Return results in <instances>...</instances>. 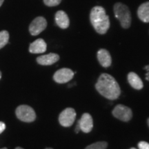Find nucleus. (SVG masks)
I'll return each mask as SVG.
<instances>
[{
	"label": "nucleus",
	"instance_id": "obj_21",
	"mask_svg": "<svg viewBox=\"0 0 149 149\" xmlns=\"http://www.w3.org/2000/svg\"><path fill=\"white\" fill-rule=\"evenodd\" d=\"M80 130V127H79V124L77 123V126H76V128H75V133H79V131Z\"/></svg>",
	"mask_w": 149,
	"mask_h": 149
},
{
	"label": "nucleus",
	"instance_id": "obj_14",
	"mask_svg": "<svg viewBox=\"0 0 149 149\" xmlns=\"http://www.w3.org/2000/svg\"><path fill=\"white\" fill-rule=\"evenodd\" d=\"M137 15L141 21L145 23L149 22V1L139 6L137 10Z\"/></svg>",
	"mask_w": 149,
	"mask_h": 149
},
{
	"label": "nucleus",
	"instance_id": "obj_23",
	"mask_svg": "<svg viewBox=\"0 0 149 149\" xmlns=\"http://www.w3.org/2000/svg\"><path fill=\"white\" fill-rule=\"evenodd\" d=\"M15 149H24V148H21V147H17V148H16Z\"/></svg>",
	"mask_w": 149,
	"mask_h": 149
},
{
	"label": "nucleus",
	"instance_id": "obj_27",
	"mask_svg": "<svg viewBox=\"0 0 149 149\" xmlns=\"http://www.w3.org/2000/svg\"><path fill=\"white\" fill-rule=\"evenodd\" d=\"M46 149H53V148H46Z\"/></svg>",
	"mask_w": 149,
	"mask_h": 149
},
{
	"label": "nucleus",
	"instance_id": "obj_8",
	"mask_svg": "<svg viewBox=\"0 0 149 149\" xmlns=\"http://www.w3.org/2000/svg\"><path fill=\"white\" fill-rule=\"evenodd\" d=\"M74 72L69 68H61L55 72L53 75V79L57 83L64 84L69 81L72 79Z\"/></svg>",
	"mask_w": 149,
	"mask_h": 149
},
{
	"label": "nucleus",
	"instance_id": "obj_7",
	"mask_svg": "<svg viewBox=\"0 0 149 149\" xmlns=\"http://www.w3.org/2000/svg\"><path fill=\"white\" fill-rule=\"evenodd\" d=\"M113 115L123 122H128L133 117L131 109L126 106L119 104L113 109Z\"/></svg>",
	"mask_w": 149,
	"mask_h": 149
},
{
	"label": "nucleus",
	"instance_id": "obj_22",
	"mask_svg": "<svg viewBox=\"0 0 149 149\" xmlns=\"http://www.w3.org/2000/svg\"><path fill=\"white\" fill-rule=\"evenodd\" d=\"M3 1H4V0H0V7H1V5L3 4Z\"/></svg>",
	"mask_w": 149,
	"mask_h": 149
},
{
	"label": "nucleus",
	"instance_id": "obj_13",
	"mask_svg": "<svg viewBox=\"0 0 149 149\" xmlns=\"http://www.w3.org/2000/svg\"><path fill=\"white\" fill-rule=\"evenodd\" d=\"M97 59L100 64L104 68H108L111 65V57L107 50L100 49L97 52Z\"/></svg>",
	"mask_w": 149,
	"mask_h": 149
},
{
	"label": "nucleus",
	"instance_id": "obj_1",
	"mask_svg": "<svg viewBox=\"0 0 149 149\" xmlns=\"http://www.w3.org/2000/svg\"><path fill=\"white\" fill-rule=\"evenodd\" d=\"M95 88L102 96L110 100H116L120 95V86L115 78L109 74L103 73L100 76Z\"/></svg>",
	"mask_w": 149,
	"mask_h": 149
},
{
	"label": "nucleus",
	"instance_id": "obj_2",
	"mask_svg": "<svg viewBox=\"0 0 149 149\" xmlns=\"http://www.w3.org/2000/svg\"><path fill=\"white\" fill-rule=\"evenodd\" d=\"M90 19L93 26L100 34H105L110 27V19L102 6H95L91 10Z\"/></svg>",
	"mask_w": 149,
	"mask_h": 149
},
{
	"label": "nucleus",
	"instance_id": "obj_10",
	"mask_svg": "<svg viewBox=\"0 0 149 149\" xmlns=\"http://www.w3.org/2000/svg\"><path fill=\"white\" fill-rule=\"evenodd\" d=\"M59 59V56L55 53H49L48 55L40 56L37 58L39 64L43 66H49L57 62Z\"/></svg>",
	"mask_w": 149,
	"mask_h": 149
},
{
	"label": "nucleus",
	"instance_id": "obj_3",
	"mask_svg": "<svg viewBox=\"0 0 149 149\" xmlns=\"http://www.w3.org/2000/svg\"><path fill=\"white\" fill-rule=\"evenodd\" d=\"M115 17L118 19L124 29H128L131 24V14L127 6L122 3H116L114 6Z\"/></svg>",
	"mask_w": 149,
	"mask_h": 149
},
{
	"label": "nucleus",
	"instance_id": "obj_5",
	"mask_svg": "<svg viewBox=\"0 0 149 149\" xmlns=\"http://www.w3.org/2000/svg\"><path fill=\"white\" fill-rule=\"evenodd\" d=\"M76 117L75 111L72 108H67L60 113L59 116V122L61 126L69 127L72 126Z\"/></svg>",
	"mask_w": 149,
	"mask_h": 149
},
{
	"label": "nucleus",
	"instance_id": "obj_15",
	"mask_svg": "<svg viewBox=\"0 0 149 149\" xmlns=\"http://www.w3.org/2000/svg\"><path fill=\"white\" fill-rule=\"evenodd\" d=\"M128 80L130 86L137 90H140L144 86L140 77L135 72H131L128 74Z\"/></svg>",
	"mask_w": 149,
	"mask_h": 149
},
{
	"label": "nucleus",
	"instance_id": "obj_24",
	"mask_svg": "<svg viewBox=\"0 0 149 149\" xmlns=\"http://www.w3.org/2000/svg\"><path fill=\"white\" fill-rule=\"evenodd\" d=\"M1 72L0 71V79H1Z\"/></svg>",
	"mask_w": 149,
	"mask_h": 149
},
{
	"label": "nucleus",
	"instance_id": "obj_26",
	"mask_svg": "<svg viewBox=\"0 0 149 149\" xmlns=\"http://www.w3.org/2000/svg\"><path fill=\"white\" fill-rule=\"evenodd\" d=\"M0 149H8L7 148H0Z\"/></svg>",
	"mask_w": 149,
	"mask_h": 149
},
{
	"label": "nucleus",
	"instance_id": "obj_4",
	"mask_svg": "<svg viewBox=\"0 0 149 149\" xmlns=\"http://www.w3.org/2000/svg\"><path fill=\"white\" fill-rule=\"evenodd\" d=\"M16 115L19 120L24 122H32L36 119V114L33 109L27 105H21L17 108Z\"/></svg>",
	"mask_w": 149,
	"mask_h": 149
},
{
	"label": "nucleus",
	"instance_id": "obj_9",
	"mask_svg": "<svg viewBox=\"0 0 149 149\" xmlns=\"http://www.w3.org/2000/svg\"><path fill=\"white\" fill-rule=\"evenodd\" d=\"M77 123L79 125L80 130H82L84 133H88L93 129V120L91 115L88 113L83 114Z\"/></svg>",
	"mask_w": 149,
	"mask_h": 149
},
{
	"label": "nucleus",
	"instance_id": "obj_28",
	"mask_svg": "<svg viewBox=\"0 0 149 149\" xmlns=\"http://www.w3.org/2000/svg\"><path fill=\"white\" fill-rule=\"evenodd\" d=\"M130 149H136V148H131Z\"/></svg>",
	"mask_w": 149,
	"mask_h": 149
},
{
	"label": "nucleus",
	"instance_id": "obj_25",
	"mask_svg": "<svg viewBox=\"0 0 149 149\" xmlns=\"http://www.w3.org/2000/svg\"><path fill=\"white\" fill-rule=\"evenodd\" d=\"M148 126H149V118L148 119Z\"/></svg>",
	"mask_w": 149,
	"mask_h": 149
},
{
	"label": "nucleus",
	"instance_id": "obj_19",
	"mask_svg": "<svg viewBox=\"0 0 149 149\" xmlns=\"http://www.w3.org/2000/svg\"><path fill=\"white\" fill-rule=\"evenodd\" d=\"M139 149H149V144L146 141H140L138 144Z\"/></svg>",
	"mask_w": 149,
	"mask_h": 149
},
{
	"label": "nucleus",
	"instance_id": "obj_18",
	"mask_svg": "<svg viewBox=\"0 0 149 149\" xmlns=\"http://www.w3.org/2000/svg\"><path fill=\"white\" fill-rule=\"evenodd\" d=\"M61 0H44V2L48 6H56L61 3Z\"/></svg>",
	"mask_w": 149,
	"mask_h": 149
},
{
	"label": "nucleus",
	"instance_id": "obj_17",
	"mask_svg": "<svg viewBox=\"0 0 149 149\" xmlns=\"http://www.w3.org/2000/svg\"><path fill=\"white\" fill-rule=\"evenodd\" d=\"M107 146L108 144L106 141H98V142L89 145L85 149H106Z\"/></svg>",
	"mask_w": 149,
	"mask_h": 149
},
{
	"label": "nucleus",
	"instance_id": "obj_6",
	"mask_svg": "<svg viewBox=\"0 0 149 149\" xmlns=\"http://www.w3.org/2000/svg\"><path fill=\"white\" fill-rule=\"evenodd\" d=\"M47 26V22L43 17H37L29 26L30 33L33 36H36L44 31Z\"/></svg>",
	"mask_w": 149,
	"mask_h": 149
},
{
	"label": "nucleus",
	"instance_id": "obj_16",
	"mask_svg": "<svg viewBox=\"0 0 149 149\" xmlns=\"http://www.w3.org/2000/svg\"><path fill=\"white\" fill-rule=\"evenodd\" d=\"M9 33L7 31H0V49L4 47L8 42Z\"/></svg>",
	"mask_w": 149,
	"mask_h": 149
},
{
	"label": "nucleus",
	"instance_id": "obj_12",
	"mask_svg": "<svg viewBox=\"0 0 149 149\" xmlns=\"http://www.w3.org/2000/svg\"><path fill=\"white\" fill-rule=\"evenodd\" d=\"M46 43L43 39H37L35 42L31 43L29 46L30 53L33 54L43 53L46 51Z\"/></svg>",
	"mask_w": 149,
	"mask_h": 149
},
{
	"label": "nucleus",
	"instance_id": "obj_20",
	"mask_svg": "<svg viewBox=\"0 0 149 149\" xmlns=\"http://www.w3.org/2000/svg\"><path fill=\"white\" fill-rule=\"evenodd\" d=\"M6 129V124L2 122H0V134L3 133Z\"/></svg>",
	"mask_w": 149,
	"mask_h": 149
},
{
	"label": "nucleus",
	"instance_id": "obj_11",
	"mask_svg": "<svg viewBox=\"0 0 149 149\" xmlns=\"http://www.w3.org/2000/svg\"><path fill=\"white\" fill-rule=\"evenodd\" d=\"M55 22L59 28L62 29H66L69 26L70 20L68 15L64 11L59 10L55 14Z\"/></svg>",
	"mask_w": 149,
	"mask_h": 149
}]
</instances>
